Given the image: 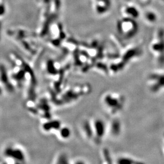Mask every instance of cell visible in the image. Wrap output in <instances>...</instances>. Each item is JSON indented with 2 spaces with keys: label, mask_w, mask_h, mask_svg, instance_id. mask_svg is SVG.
Returning a JSON list of instances; mask_svg holds the SVG:
<instances>
[{
  "label": "cell",
  "mask_w": 164,
  "mask_h": 164,
  "mask_svg": "<svg viewBox=\"0 0 164 164\" xmlns=\"http://www.w3.org/2000/svg\"><path fill=\"white\" fill-rule=\"evenodd\" d=\"M92 125V124H91ZM93 135H95L97 141H100L107 133V126L103 120L96 119L92 125Z\"/></svg>",
  "instance_id": "obj_5"
},
{
  "label": "cell",
  "mask_w": 164,
  "mask_h": 164,
  "mask_svg": "<svg viewBox=\"0 0 164 164\" xmlns=\"http://www.w3.org/2000/svg\"><path fill=\"white\" fill-rule=\"evenodd\" d=\"M59 135L63 139H68L71 136V130L67 127L60 128L59 129Z\"/></svg>",
  "instance_id": "obj_13"
},
{
  "label": "cell",
  "mask_w": 164,
  "mask_h": 164,
  "mask_svg": "<svg viewBox=\"0 0 164 164\" xmlns=\"http://www.w3.org/2000/svg\"><path fill=\"white\" fill-rule=\"evenodd\" d=\"M125 98L120 93H107L103 95L102 104L103 106L109 114L115 115L123 111L125 105Z\"/></svg>",
  "instance_id": "obj_1"
},
{
  "label": "cell",
  "mask_w": 164,
  "mask_h": 164,
  "mask_svg": "<svg viewBox=\"0 0 164 164\" xmlns=\"http://www.w3.org/2000/svg\"><path fill=\"white\" fill-rule=\"evenodd\" d=\"M147 84L149 90L153 94L164 90V71L156 70L149 73L147 78Z\"/></svg>",
  "instance_id": "obj_3"
},
{
  "label": "cell",
  "mask_w": 164,
  "mask_h": 164,
  "mask_svg": "<svg viewBox=\"0 0 164 164\" xmlns=\"http://www.w3.org/2000/svg\"><path fill=\"white\" fill-rule=\"evenodd\" d=\"M150 50L159 64H164V31L160 29L158 32L157 38L151 44Z\"/></svg>",
  "instance_id": "obj_4"
},
{
  "label": "cell",
  "mask_w": 164,
  "mask_h": 164,
  "mask_svg": "<svg viewBox=\"0 0 164 164\" xmlns=\"http://www.w3.org/2000/svg\"><path fill=\"white\" fill-rule=\"evenodd\" d=\"M96 10L99 14L106 13L111 7V0H96Z\"/></svg>",
  "instance_id": "obj_7"
},
{
  "label": "cell",
  "mask_w": 164,
  "mask_h": 164,
  "mask_svg": "<svg viewBox=\"0 0 164 164\" xmlns=\"http://www.w3.org/2000/svg\"><path fill=\"white\" fill-rule=\"evenodd\" d=\"M58 162L57 163H67L68 162L66 161V158L65 156L64 155H61V156H60L58 158Z\"/></svg>",
  "instance_id": "obj_14"
},
{
  "label": "cell",
  "mask_w": 164,
  "mask_h": 164,
  "mask_svg": "<svg viewBox=\"0 0 164 164\" xmlns=\"http://www.w3.org/2000/svg\"><path fill=\"white\" fill-rule=\"evenodd\" d=\"M144 17L148 23H153L157 21V15L153 11H148L144 15Z\"/></svg>",
  "instance_id": "obj_12"
},
{
  "label": "cell",
  "mask_w": 164,
  "mask_h": 164,
  "mask_svg": "<svg viewBox=\"0 0 164 164\" xmlns=\"http://www.w3.org/2000/svg\"><path fill=\"white\" fill-rule=\"evenodd\" d=\"M5 156L11 158L18 162H22L25 160V155L21 149L8 147L5 149L4 151Z\"/></svg>",
  "instance_id": "obj_6"
},
{
  "label": "cell",
  "mask_w": 164,
  "mask_h": 164,
  "mask_svg": "<svg viewBox=\"0 0 164 164\" xmlns=\"http://www.w3.org/2000/svg\"><path fill=\"white\" fill-rule=\"evenodd\" d=\"M138 27L135 19L128 17L119 21L117 24L119 33L127 39L132 38L136 35L139 29Z\"/></svg>",
  "instance_id": "obj_2"
},
{
  "label": "cell",
  "mask_w": 164,
  "mask_h": 164,
  "mask_svg": "<svg viewBox=\"0 0 164 164\" xmlns=\"http://www.w3.org/2000/svg\"><path fill=\"white\" fill-rule=\"evenodd\" d=\"M3 93V89L2 88V87H0V95H2Z\"/></svg>",
  "instance_id": "obj_15"
},
{
  "label": "cell",
  "mask_w": 164,
  "mask_h": 164,
  "mask_svg": "<svg viewBox=\"0 0 164 164\" xmlns=\"http://www.w3.org/2000/svg\"><path fill=\"white\" fill-rule=\"evenodd\" d=\"M0 80L1 82H2L3 84H5V87H7V88L9 89V90L12 89V88H11V84H10L9 81V77L7 74V70L5 66L2 65H0Z\"/></svg>",
  "instance_id": "obj_8"
},
{
  "label": "cell",
  "mask_w": 164,
  "mask_h": 164,
  "mask_svg": "<svg viewBox=\"0 0 164 164\" xmlns=\"http://www.w3.org/2000/svg\"><path fill=\"white\" fill-rule=\"evenodd\" d=\"M43 128L45 131H50L52 130H59L61 128V123L59 121H52L44 123Z\"/></svg>",
  "instance_id": "obj_10"
},
{
  "label": "cell",
  "mask_w": 164,
  "mask_h": 164,
  "mask_svg": "<svg viewBox=\"0 0 164 164\" xmlns=\"http://www.w3.org/2000/svg\"><path fill=\"white\" fill-rule=\"evenodd\" d=\"M116 163L120 164H136L139 163V162H137L132 158L126 156H122L117 159Z\"/></svg>",
  "instance_id": "obj_11"
},
{
  "label": "cell",
  "mask_w": 164,
  "mask_h": 164,
  "mask_svg": "<svg viewBox=\"0 0 164 164\" xmlns=\"http://www.w3.org/2000/svg\"><path fill=\"white\" fill-rule=\"evenodd\" d=\"M124 13L128 17L136 19L140 15V12L137 8L134 6H127L124 9Z\"/></svg>",
  "instance_id": "obj_9"
}]
</instances>
